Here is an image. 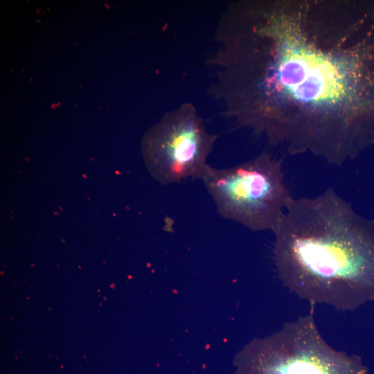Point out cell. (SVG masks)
Here are the masks:
<instances>
[{"label": "cell", "mask_w": 374, "mask_h": 374, "mask_svg": "<svg viewBox=\"0 0 374 374\" xmlns=\"http://www.w3.org/2000/svg\"><path fill=\"white\" fill-rule=\"evenodd\" d=\"M354 9L344 0L230 3L208 61L223 115L291 155L353 159L364 132Z\"/></svg>", "instance_id": "1"}, {"label": "cell", "mask_w": 374, "mask_h": 374, "mask_svg": "<svg viewBox=\"0 0 374 374\" xmlns=\"http://www.w3.org/2000/svg\"><path fill=\"white\" fill-rule=\"evenodd\" d=\"M273 233L280 279L312 307L350 311L374 300V220L332 188L293 197Z\"/></svg>", "instance_id": "2"}, {"label": "cell", "mask_w": 374, "mask_h": 374, "mask_svg": "<svg viewBox=\"0 0 374 374\" xmlns=\"http://www.w3.org/2000/svg\"><path fill=\"white\" fill-rule=\"evenodd\" d=\"M201 180L222 217L253 231L273 232L293 198L283 159L267 152L229 168L209 166Z\"/></svg>", "instance_id": "3"}, {"label": "cell", "mask_w": 374, "mask_h": 374, "mask_svg": "<svg viewBox=\"0 0 374 374\" xmlns=\"http://www.w3.org/2000/svg\"><path fill=\"white\" fill-rule=\"evenodd\" d=\"M235 374H368L356 355L331 347L313 312L286 323L273 334L254 338L238 353Z\"/></svg>", "instance_id": "4"}, {"label": "cell", "mask_w": 374, "mask_h": 374, "mask_svg": "<svg viewBox=\"0 0 374 374\" xmlns=\"http://www.w3.org/2000/svg\"><path fill=\"white\" fill-rule=\"evenodd\" d=\"M218 138L210 133L192 103L166 112L145 133L143 161L150 175L163 185L202 179Z\"/></svg>", "instance_id": "5"}]
</instances>
